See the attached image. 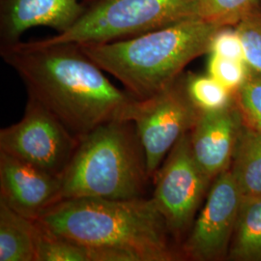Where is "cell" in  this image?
<instances>
[{
  "mask_svg": "<svg viewBox=\"0 0 261 261\" xmlns=\"http://www.w3.org/2000/svg\"><path fill=\"white\" fill-rule=\"evenodd\" d=\"M0 56L20 77L28 97L79 139L108 122L132 121L139 100L112 84L81 45L19 41L0 47Z\"/></svg>",
  "mask_w": 261,
  "mask_h": 261,
  "instance_id": "6da1fadb",
  "label": "cell"
},
{
  "mask_svg": "<svg viewBox=\"0 0 261 261\" xmlns=\"http://www.w3.org/2000/svg\"><path fill=\"white\" fill-rule=\"evenodd\" d=\"M188 94L200 112H216L234 103V93L213 76L189 73L185 75Z\"/></svg>",
  "mask_w": 261,
  "mask_h": 261,
  "instance_id": "e0dca14e",
  "label": "cell"
},
{
  "mask_svg": "<svg viewBox=\"0 0 261 261\" xmlns=\"http://www.w3.org/2000/svg\"><path fill=\"white\" fill-rule=\"evenodd\" d=\"M80 142L81 139L30 97L22 118L0 130V151L61 178Z\"/></svg>",
  "mask_w": 261,
  "mask_h": 261,
  "instance_id": "52a82bcc",
  "label": "cell"
},
{
  "mask_svg": "<svg viewBox=\"0 0 261 261\" xmlns=\"http://www.w3.org/2000/svg\"><path fill=\"white\" fill-rule=\"evenodd\" d=\"M198 4L199 0H83L75 23L44 40L80 45L127 40L197 18Z\"/></svg>",
  "mask_w": 261,
  "mask_h": 261,
  "instance_id": "5b68a950",
  "label": "cell"
},
{
  "mask_svg": "<svg viewBox=\"0 0 261 261\" xmlns=\"http://www.w3.org/2000/svg\"><path fill=\"white\" fill-rule=\"evenodd\" d=\"M36 261H129L117 252L74 242L50 231L34 220Z\"/></svg>",
  "mask_w": 261,
  "mask_h": 261,
  "instance_id": "4fadbf2b",
  "label": "cell"
},
{
  "mask_svg": "<svg viewBox=\"0 0 261 261\" xmlns=\"http://www.w3.org/2000/svg\"><path fill=\"white\" fill-rule=\"evenodd\" d=\"M227 260L261 261V195L242 196Z\"/></svg>",
  "mask_w": 261,
  "mask_h": 261,
  "instance_id": "9a60e30c",
  "label": "cell"
},
{
  "mask_svg": "<svg viewBox=\"0 0 261 261\" xmlns=\"http://www.w3.org/2000/svg\"><path fill=\"white\" fill-rule=\"evenodd\" d=\"M62 178L0 151V201L36 220L60 200Z\"/></svg>",
  "mask_w": 261,
  "mask_h": 261,
  "instance_id": "30bf717a",
  "label": "cell"
},
{
  "mask_svg": "<svg viewBox=\"0 0 261 261\" xmlns=\"http://www.w3.org/2000/svg\"><path fill=\"white\" fill-rule=\"evenodd\" d=\"M242 195L231 169L221 173L210 187L205 202L179 247L182 259H227Z\"/></svg>",
  "mask_w": 261,
  "mask_h": 261,
  "instance_id": "9c48e42d",
  "label": "cell"
},
{
  "mask_svg": "<svg viewBox=\"0 0 261 261\" xmlns=\"http://www.w3.org/2000/svg\"><path fill=\"white\" fill-rule=\"evenodd\" d=\"M234 97L245 127L261 132V73L252 69Z\"/></svg>",
  "mask_w": 261,
  "mask_h": 261,
  "instance_id": "d6986e66",
  "label": "cell"
},
{
  "mask_svg": "<svg viewBox=\"0 0 261 261\" xmlns=\"http://www.w3.org/2000/svg\"><path fill=\"white\" fill-rule=\"evenodd\" d=\"M199 112L187 91L185 75L162 92L139 101L132 122L145 153L150 179L178 140L192 130Z\"/></svg>",
  "mask_w": 261,
  "mask_h": 261,
  "instance_id": "ba28073f",
  "label": "cell"
},
{
  "mask_svg": "<svg viewBox=\"0 0 261 261\" xmlns=\"http://www.w3.org/2000/svg\"><path fill=\"white\" fill-rule=\"evenodd\" d=\"M81 12L80 0H0V47L18 43L32 28L46 27L63 33Z\"/></svg>",
  "mask_w": 261,
  "mask_h": 261,
  "instance_id": "7c38bea8",
  "label": "cell"
},
{
  "mask_svg": "<svg viewBox=\"0 0 261 261\" xmlns=\"http://www.w3.org/2000/svg\"><path fill=\"white\" fill-rule=\"evenodd\" d=\"M261 0H199L197 18L220 27H236Z\"/></svg>",
  "mask_w": 261,
  "mask_h": 261,
  "instance_id": "ac0fdd59",
  "label": "cell"
},
{
  "mask_svg": "<svg viewBox=\"0 0 261 261\" xmlns=\"http://www.w3.org/2000/svg\"><path fill=\"white\" fill-rule=\"evenodd\" d=\"M149 180L145 153L135 124L114 120L81 140L62 176L60 200L140 198Z\"/></svg>",
  "mask_w": 261,
  "mask_h": 261,
  "instance_id": "277c9868",
  "label": "cell"
},
{
  "mask_svg": "<svg viewBox=\"0 0 261 261\" xmlns=\"http://www.w3.org/2000/svg\"><path fill=\"white\" fill-rule=\"evenodd\" d=\"M154 181L155 190L152 198L179 248L213 183L193 155L190 132L170 150Z\"/></svg>",
  "mask_w": 261,
  "mask_h": 261,
  "instance_id": "8992f818",
  "label": "cell"
},
{
  "mask_svg": "<svg viewBox=\"0 0 261 261\" xmlns=\"http://www.w3.org/2000/svg\"><path fill=\"white\" fill-rule=\"evenodd\" d=\"M230 169L242 196L261 195V132L244 125Z\"/></svg>",
  "mask_w": 261,
  "mask_h": 261,
  "instance_id": "2e32d148",
  "label": "cell"
},
{
  "mask_svg": "<svg viewBox=\"0 0 261 261\" xmlns=\"http://www.w3.org/2000/svg\"><path fill=\"white\" fill-rule=\"evenodd\" d=\"M209 54L246 61L242 40L234 27H224L215 34Z\"/></svg>",
  "mask_w": 261,
  "mask_h": 261,
  "instance_id": "7402d4cb",
  "label": "cell"
},
{
  "mask_svg": "<svg viewBox=\"0 0 261 261\" xmlns=\"http://www.w3.org/2000/svg\"><path fill=\"white\" fill-rule=\"evenodd\" d=\"M222 28L193 18L127 40L81 47L127 92L143 101L168 88L192 61L209 54Z\"/></svg>",
  "mask_w": 261,
  "mask_h": 261,
  "instance_id": "3957f363",
  "label": "cell"
},
{
  "mask_svg": "<svg viewBox=\"0 0 261 261\" xmlns=\"http://www.w3.org/2000/svg\"><path fill=\"white\" fill-rule=\"evenodd\" d=\"M0 261H36L34 220L0 201Z\"/></svg>",
  "mask_w": 261,
  "mask_h": 261,
  "instance_id": "5bb4252c",
  "label": "cell"
},
{
  "mask_svg": "<svg viewBox=\"0 0 261 261\" xmlns=\"http://www.w3.org/2000/svg\"><path fill=\"white\" fill-rule=\"evenodd\" d=\"M244 129L237 105L216 112H200L190 130V142L196 163L214 181L231 167Z\"/></svg>",
  "mask_w": 261,
  "mask_h": 261,
  "instance_id": "8fae6325",
  "label": "cell"
},
{
  "mask_svg": "<svg viewBox=\"0 0 261 261\" xmlns=\"http://www.w3.org/2000/svg\"><path fill=\"white\" fill-rule=\"evenodd\" d=\"M234 28L242 40L247 63L261 73V3Z\"/></svg>",
  "mask_w": 261,
  "mask_h": 261,
  "instance_id": "44dd1931",
  "label": "cell"
},
{
  "mask_svg": "<svg viewBox=\"0 0 261 261\" xmlns=\"http://www.w3.org/2000/svg\"><path fill=\"white\" fill-rule=\"evenodd\" d=\"M209 55L208 74L232 93H236L248 79L252 68L247 61L229 59L213 54Z\"/></svg>",
  "mask_w": 261,
  "mask_h": 261,
  "instance_id": "ffe728a7",
  "label": "cell"
},
{
  "mask_svg": "<svg viewBox=\"0 0 261 261\" xmlns=\"http://www.w3.org/2000/svg\"><path fill=\"white\" fill-rule=\"evenodd\" d=\"M36 220L57 235L119 252L129 261L182 259L152 197L63 199Z\"/></svg>",
  "mask_w": 261,
  "mask_h": 261,
  "instance_id": "7a4b0ae2",
  "label": "cell"
}]
</instances>
